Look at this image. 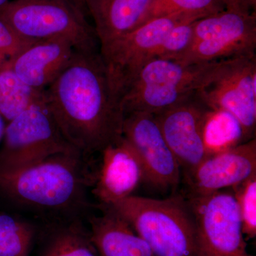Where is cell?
<instances>
[{
	"label": "cell",
	"mask_w": 256,
	"mask_h": 256,
	"mask_svg": "<svg viewBox=\"0 0 256 256\" xmlns=\"http://www.w3.org/2000/svg\"><path fill=\"white\" fill-rule=\"evenodd\" d=\"M242 217L244 235L256 236V174L232 188Z\"/></svg>",
	"instance_id": "cell-23"
},
{
	"label": "cell",
	"mask_w": 256,
	"mask_h": 256,
	"mask_svg": "<svg viewBox=\"0 0 256 256\" xmlns=\"http://www.w3.org/2000/svg\"><path fill=\"white\" fill-rule=\"evenodd\" d=\"M154 0H86L100 46L146 22Z\"/></svg>",
	"instance_id": "cell-16"
},
{
	"label": "cell",
	"mask_w": 256,
	"mask_h": 256,
	"mask_svg": "<svg viewBox=\"0 0 256 256\" xmlns=\"http://www.w3.org/2000/svg\"><path fill=\"white\" fill-rule=\"evenodd\" d=\"M208 109L196 92L153 114L183 173L196 168L206 158L203 126Z\"/></svg>",
	"instance_id": "cell-12"
},
{
	"label": "cell",
	"mask_w": 256,
	"mask_h": 256,
	"mask_svg": "<svg viewBox=\"0 0 256 256\" xmlns=\"http://www.w3.org/2000/svg\"><path fill=\"white\" fill-rule=\"evenodd\" d=\"M108 206L134 228L152 256H196L194 220L183 195L166 200L132 195Z\"/></svg>",
	"instance_id": "cell-3"
},
{
	"label": "cell",
	"mask_w": 256,
	"mask_h": 256,
	"mask_svg": "<svg viewBox=\"0 0 256 256\" xmlns=\"http://www.w3.org/2000/svg\"><path fill=\"white\" fill-rule=\"evenodd\" d=\"M45 102L67 141L84 156L101 152L122 136L124 114L96 52L76 50L44 90Z\"/></svg>",
	"instance_id": "cell-1"
},
{
	"label": "cell",
	"mask_w": 256,
	"mask_h": 256,
	"mask_svg": "<svg viewBox=\"0 0 256 256\" xmlns=\"http://www.w3.org/2000/svg\"><path fill=\"white\" fill-rule=\"evenodd\" d=\"M90 218V239L99 256H152L146 242L129 224L108 206Z\"/></svg>",
	"instance_id": "cell-17"
},
{
	"label": "cell",
	"mask_w": 256,
	"mask_h": 256,
	"mask_svg": "<svg viewBox=\"0 0 256 256\" xmlns=\"http://www.w3.org/2000/svg\"><path fill=\"white\" fill-rule=\"evenodd\" d=\"M42 256H99L86 230L78 220L60 227L50 237Z\"/></svg>",
	"instance_id": "cell-20"
},
{
	"label": "cell",
	"mask_w": 256,
	"mask_h": 256,
	"mask_svg": "<svg viewBox=\"0 0 256 256\" xmlns=\"http://www.w3.org/2000/svg\"><path fill=\"white\" fill-rule=\"evenodd\" d=\"M203 140L206 158L246 142L242 127L234 116L210 108L204 122Z\"/></svg>",
	"instance_id": "cell-18"
},
{
	"label": "cell",
	"mask_w": 256,
	"mask_h": 256,
	"mask_svg": "<svg viewBox=\"0 0 256 256\" xmlns=\"http://www.w3.org/2000/svg\"><path fill=\"white\" fill-rule=\"evenodd\" d=\"M256 12L226 8L194 21L191 46L175 60L210 63L256 54Z\"/></svg>",
	"instance_id": "cell-8"
},
{
	"label": "cell",
	"mask_w": 256,
	"mask_h": 256,
	"mask_svg": "<svg viewBox=\"0 0 256 256\" xmlns=\"http://www.w3.org/2000/svg\"><path fill=\"white\" fill-rule=\"evenodd\" d=\"M86 156L62 153L0 173V192L18 206L43 212H69L87 206L92 182Z\"/></svg>",
	"instance_id": "cell-2"
},
{
	"label": "cell",
	"mask_w": 256,
	"mask_h": 256,
	"mask_svg": "<svg viewBox=\"0 0 256 256\" xmlns=\"http://www.w3.org/2000/svg\"><path fill=\"white\" fill-rule=\"evenodd\" d=\"M34 236L31 224L0 213V256H28Z\"/></svg>",
	"instance_id": "cell-21"
},
{
	"label": "cell",
	"mask_w": 256,
	"mask_h": 256,
	"mask_svg": "<svg viewBox=\"0 0 256 256\" xmlns=\"http://www.w3.org/2000/svg\"><path fill=\"white\" fill-rule=\"evenodd\" d=\"M76 50L68 40L50 38L34 42L4 67L30 86L46 90L68 66Z\"/></svg>",
	"instance_id": "cell-15"
},
{
	"label": "cell",
	"mask_w": 256,
	"mask_h": 256,
	"mask_svg": "<svg viewBox=\"0 0 256 256\" xmlns=\"http://www.w3.org/2000/svg\"><path fill=\"white\" fill-rule=\"evenodd\" d=\"M222 60L185 64L154 58L144 64L121 99L124 114H156L198 92L215 73Z\"/></svg>",
	"instance_id": "cell-5"
},
{
	"label": "cell",
	"mask_w": 256,
	"mask_h": 256,
	"mask_svg": "<svg viewBox=\"0 0 256 256\" xmlns=\"http://www.w3.org/2000/svg\"><path fill=\"white\" fill-rule=\"evenodd\" d=\"M35 42L20 36L0 20V68L8 66L16 56Z\"/></svg>",
	"instance_id": "cell-25"
},
{
	"label": "cell",
	"mask_w": 256,
	"mask_h": 256,
	"mask_svg": "<svg viewBox=\"0 0 256 256\" xmlns=\"http://www.w3.org/2000/svg\"><path fill=\"white\" fill-rule=\"evenodd\" d=\"M183 174L188 188L186 196H204L236 186L256 174V138L207 156Z\"/></svg>",
	"instance_id": "cell-13"
},
{
	"label": "cell",
	"mask_w": 256,
	"mask_h": 256,
	"mask_svg": "<svg viewBox=\"0 0 256 256\" xmlns=\"http://www.w3.org/2000/svg\"><path fill=\"white\" fill-rule=\"evenodd\" d=\"M6 122H5L4 119L0 114V144L2 141L3 137H4L5 128H6Z\"/></svg>",
	"instance_id": "cell-27"
},
{
	"label": "cell",
	"mask_w": 256,
	"mask_h": 256,
	"mask_svg": "<svg viewBox=\"0 0 256 256\" xmlns=\"http://www.w3.org/2000/svg\"><path fill=\"white\" fill-rule=\"evenodd\" d=\"M122 136L139 156L144 169V182L160 191L176 190L181 178V168L154 114L142 112L126 114Z\"/></svg>",
	"instance_id": "cell-11"
},
{
	"label": "cell",
	"mask_w": 256,
	"mask_h": 256,
	"mask_svg": "<svg viewBox=\"0 0 256 256\" xmlns=\"http://www.w3.org/2000/svg\"><path fill=\"white\" fill-rule=\"evenodd\" d=\"M102 162L92 193L102 206L132 196L144 182V169L132 146L122 136L101 152Z\"/></svg>",
	"instance_id": "cell-14"
},
{
	"label": "cell",
	"mask_w": 256,
	"mask_h": 256,
	"mask_svg": "<svg viewBox=\"0 0 256 256\" xmlns=\"http://www.w3.org/2000/svg\"><path fill=\"white\" fill-rule=\"evenodd\" d=\"M226 8L224 0H154L146 21L156 16L178 12L202 18Z\"/></svg>",
	"instance_id": "cell-22"
},
{
	"label": "cell",
	"mask_w": 256,
	"mask_h": 256,
	"mask_svg": "<svg viewBox=\"0 0 256 256\" xmlns=\"http://www.w3.org/2000/svg\"><path fill=\"white\" fill-rule=\"evenodd\" d=\"M194 22H188L173 28L156 52V58L175 60L183 55L193 40Z\"/></svg>",
	"instance_id": "cell-24"
},
{
	"label": "cell",
	"mask_w": 256,
	"mask_h": 256,
	"mask_svg": "<svg viewBox=\"0 0 256 256\" xmlns=\"http://www.w3.org/2000/svg\"><path fill=\"white\" fill-rule=\"evenodd\" d=\"M78 2H80V4L84 5V6L86 8V0H78Z\"/></svg>",
	"instance_id": "cell-28"
},
{
	"label": "cell",
	"mask_w": 256,
	"mask_h": 256,
	"mask_svg": "<svg viewBox=\"0 0 256 256\" xmlns=\"http://www.w3.org/2000/svg\"><path fill=\"white\" fill-rule=\"evenodd\" d=\"M200 18L178 12L152 18L132 32L100 46V54L111 88L120 101L143 66L156 58L170 31L181 24Z\"/></svg>",
	"instance_id": "cell-6"
},
{
	"label": "cell",
	"mask_w": 256,
	"mask_h": 256,
	"mask_svg": "<svg viewBox=\"0 0 256 256\" xmlns=\"http://www.w3.org/2000/svg\"><path fill=\"white\" fill-rule=\"evenodd\" d=\"M197 94L210 108L234 116L242 127L246 142L255 138L256 54L222 60Z\"/></svg>",
	"instance_id": "cell-10"
},
{
	"label": "cell",
	"mask_w": 256,
	"mask_h": 256,
	"mask_svg": "<svg viewBox=\"0 0 256 256\" xmlns=\"http://www.w3.org/2000/svg\"><path fill=\"white\" fill-rule=\"evenodd\" d=\"M10 0H0V6L5 4V3L8 2Z\"/></svg>",
	"instance_id": "cell-29"
},
{
	"label": "cell",
	"mask_w": 256,
	"mask_h": 256,
	"mask_svg": "<svg viewBox=\"0 0 256 256\" xmlns=\"http://www.w3.org/2000/svg\"><path fill=\"white\" fill-rule=\"evenodd\" d=\"M74 152L79 151L64 137L44 98L6 124L0 144V173Z\"/></svg>",
	"instance_id": "cell-7"
},
{
	"label": "cell",
	"mask_w": 256,
	"mask_h": 256,
	"mask_svg": "<svg viewBox=\"0 0 256 256\" xmlns=\"http://www.w3.org/2000/svg\"><path fill=\"white\" fill-rule=\"evenodd\" d=\"M87 14L78 0H10L0 6V20L21 36L34 41L65 38L78 52H99Z\"/></svg>",
	"instance_id": "cell-4"
},
{
	"label": "cell",
	"mask_w": 256,
	"mask_h": 256,
	"mask_svg": "<svg viewBox=\"0 0 256 256\" xmlns=\"http://www.w3.org/2000/svg\"><path fill=\"white\" fill-rule=\"evenodd\" d=\"M44 90L30 86L8 67L0 68V114L5 122L8 124L34 104L43 100Z\"/></svg>",
	"instance_id": "cell-19"
},
{
	"label": "cell",
	"mask_w": 256,
	"mask_h": 256,
	"mask_svg": "<svg viewBox=\"0 0 256 256\" xmlns=\"http://www.w3.org/2000/svg\"><path fill=\"white\" fill-rule=\"evenodd\" d=\"M196 234V256H252L247 250L242 217L233 191L186 196Z\"/></svg>",
	"instance_id": "cell-9"
},
{
	"label": "cell",
	"mask_w": 256,
	"mask_h": 256,
	"mask_svg": "<svg viewBox=\"0 0 256 256\" xmlns=\"http://www.w3.org/2000/svg\"><path fill=\"white\" fill-rule=\"evenodd\" d=\"M226 8L242 10L248 12H256V0H224Z\"/></svg>",
	"instance_id": "cell-26"
}]
</instances>
